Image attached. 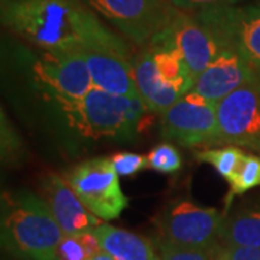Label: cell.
Listing matches in <instances>:
<instances>
[{
    "label": "cell",
    "mask_w": 260,
    "mask_h": 260,
    "mask_svg": "<svg viewBox=\"0 0 260 260\" xmlns=\"http://www.w3.org/2000/svg\"><path fill=\"white\" fill-rule=\"evenodd\" d=\"M23 152L16 130L10 124L5 113H2V159L8 164L18 162Z\"/></svg>",
    "instance_id": "24"
},
{
    "label": "cell",
    "mask_w": 260,
    "mask_h": 260,
    "mask_svg": "<svg viewBox=\"0 0 260 260\" xmlns=\"http://www.w3.org/2000/svg\"><path fill=\"white\" fill-rule=\"evenodd\" d=\"M159 260H218L223 244L213 247H186L168 243L162 239L155 240Z\"/></svg>",
    "instance_id": "22"
},
{
    "label": "cell",
    "mask_w": 260,
    "mask_h": 260,
    "mask_svg": "<svg viewBox=\"0 0 260 260\" xmlns=\"http://www.w3.org/2000/svg\"><path fill=\"white\" fill-rule=\"evenodd\" d=\"M80 52L87 62L94 87L114 95L139 97L135 84L132 54L107 48H90Z\"/></svg>",
    "instance_id": "13"
},
{
    "label": "cell",
    "mask_w": 260,
    "mask_h": 260,
    "mask_svg": "<svg viewBox=\"0 0 260 260\" xmlns=\"http://www.w3.org/2000/svg\"><path fill=\"white\" fill-rule=\"evenodd\" d=\"M259 87H260V77H259Z\"/></svg>",
    "instance_id": "29"
},
{
    "label": "cell",
    "mask_w": 260,
    "mask_h": 260,
    "mask_svg": "<svg viewBox=\"0 0 260 260\" xmlns=\"http://www.w3.org/2000/svg\"><path fill=\"white\" fill-rule=\"evenodd\" d=\"M2 25L42 51L107 48L130 54L126 42L81 0H2Z\"/></svg>",
    "instance_id": "1"
},
{
    "label": "cell",
    "mask_w": 260,
    "mask_h": 260,
    "mask_svg": "<svg viewBox=\"0 0 260 260\" xmlns=\"http://www.w3.org/2000/svg\"><path fill=\"white\" fill-rule=\"evenodd\" d=\"M42 192L64 236L94 232L103 223L84 207L73 188L59 175L48 174L42 179Z\"/></svg>",
    "instance_id": "14"
},
{
    "label": "cell",
    "mask_w": 260,
    "mask_h": 260,
    "mask_svg": "<svg viewBox=\"0 0 260 260\" xmlns=\"http://www.w3.org/2000/svg\"><path fill=\"white\" fill-rule=\"evenodd\" d=\"M218 260H260V247L224 244L220 251Z\"/></svg>",
    "instance_id": "27"
},
{
    "label": "cell",
    "mask_w": 260,
    "mask_h": 260,
    "mask_svg": "<svg viewBox=\"0 0 260 260\" xmlns=\"http://www.w3.org/2000/svg\"><path fill=\"white\" fill-rule=\"evenodd\" d=\"M259 77V73L237 49L224 44L220 54L198 75L191 91L207 102L218 104L243 85L257 81Z\"/></svg>",
    "instance_id": "12"
},
{
    "label": "cell",
    "mask_w": 260,
    "mask_h": 260,
    "mask_svg": "<svg viewBox=\"0 0 260 260\" xmlns=\"http://www.w3.org/2000/svg\"><path fill=\"white\" fill-rule=\"evenodd\" d=\"M88 260H114V259H113L109 253H106L104 250H102V251H99V253H95V254L91 256Z\"/></svg>",
    "instance_id": "28"
},
{
    "label": "cell",
    "mask_w": 260,
    "mask_h": 260,
    "mask_svg": "<svg viewBox=\"0 0 260 260\" xmlns=\"http://www.w3.org/2000/svg\"><path fill=\"white\" fill-rule=\"evenodd\" d=\"M220 239L225 246L260 247V198L225 214Z\"/></svg>",
    "instance_id": "17"
},
{
    "label": "cell",
    "mask_w": 260,
    "mask_h": 260,
    "mask_svg": "<svg viewBox=\"0 0 260 260\" xmlns=\"http://www.w3.org/2000/svg\"><path fill=\"white\" fill-rule=\"evenodd\" d=\"M224 213L200 207L189 200H177L156 218L159 239L177 246L213 247L220 244Z\"/></svg>",
    "instance_id": "8"
},
{
    "label": "cell",
    "mask_w": 260,
    "mask_h": 260,
    "mask_svg": "<svg viewBox=\"0 0 260 260\" xmlns=\"http://www.w3.org/2000/svg\"><path fill=\"white\" fill-rule=\"evenodd\" d=\"M227 145L260 153L259 80L243 85L217 104V135L211 148Z\"/></svg>",
    "instance_id": "7"
},
{
    "label": "cell",
    "mask_w": 260,
    "mask_h": 260,
    "mask_svg": "<svg viewBox=\"0 0 260 260\" xmlns=\"http://www.w3.org/2000/svg\"><path fill=\"white\" fill-rule=\"evenodd\" d=\"M84 207L102 221L116 220L127 208L129 200L121 191L119 174L110 158H91L73 167L65 175Z\"/></svg>",
    "instance_id": "5"
},
{
    "label": "cell",
    "mask_w": 260,
    "mask_h": 260,
    "mask_svg": "<svg viewBox=\"0 0 260 260\" xmlns=\"http://www.w3.org/2000/svg\"><path fill=\"white\" fill-rule=\"evenodd\" d=\"M194 15L225 45L237 49L260 74V0L211 8Z\"/></svg>",
    "instance_id": "9"
},
{
    "label": "cell",
    "mask_w": 260,
    "mask_h": 260,
    "mask_svg": "<svg viewBox=\"0 0 260 260\" xmlns=\"http://www.w3.org/2000/svg\"><path fill=\"white\" fill-rule=\"evenodd\" d=\"M160 133L185 148H211L217 135V104L189 91L162 114Z\"/></svg>",
    "instance_id": "10"
},
{
    "label": "cell",
    "mask_w": 260,
    "mask_h": 260,
    "mask_svg": "<svg viewBox=\"0 0 260 260\" xmlns=\"http://www.w3.org/2000/svg\"><path fill=\"white\" fill-rule=\"evenodd\" d=\"M149 48L162 80L182 94V97L189 93L194 88L195 78L177 48L171 45H149Z\"/></svg>",
    "instance_id": "18"
},
{
    "label": "cell",
    "mask_w": 260,
    "mask_h": 260,
    "mask_svg": "<svg viewBox=\"0 0 260 260\" xmlns=\"http://www.w3.org/2000/svg\"><path fill=\"white\" fill-rule=\"evenodd\" d=\"M32 77L38 88L58 107L81 100L94 87L80 51H42L32 65Z\"/></svg>",
    "instance_id": "6"
},
{
    "label": "cell",
    "mask_w": 260,
    "mask_h": 260,
    "mask_svg": "<svg viewBox=\"0 0 260 260\" xmlns=\"http://www.w3.org/2000/svg\"><path fill=\"white\" fill-rule=\"evenodd\" d=\"M138 47L149 44L171 25L179 10L169 0H81Z\"/></svg>",
    "instance_id": "4"
},
{
    "label": "cell",
    "mask_w": 260,
    "mask_h": 260,
    "mask_svg": "<svg viewBox=\"0 0 260 260\" xmlns=\"http://www.w3.org/2000/svg\"><path fill=\"white\" fill-rule=\"evenodd\" d=\"M19 260H20V259H19Z\"/></svg>",
    "instance_id": "30"
},
{
    "label": "cell",
    "mask_w": 260,
    "mask_h": 260,
    "mask_svg": "<svg viewBox=\"0 0 260 260\" xmlns=\"http://www.w3.org/2000/svg\"><path fill=\"white\" fill-rule=\"evenodd\" d=\"M102 249L114 260H159L153 242L138 233L102 223L94 229Z\"/></svg>",
    "instance_id": "16"
},
{
    "label": "cell",
    "mask_w": 260,
    "mask_h": 260,
    "mask_svg": "<svg viewBox=\"0 0 260 260\" xmlns=\"http://www.w3.org/2000/svg\"><path fill=\"white\" fill-rule=\"evenodd\" d=\"M113 167L119 177H132L140 171L149 168L148 156L130 153V152H119L110 156Z\"/></svg>",
    "instance_id": "25"
},
{
    "label": "cell",
    "mask_w": 260,
    "mask_h": 260,
    "mask_svg": "<svg viewBox=\"0 0 260 260\" xmlns=\"http://www.w3.org/2000/svg\"><path fill=\"white\" fill-rule=\"evenodd\" d=\"M75 130L93 139L132 142L149 109L140 97H121L97 87L78 102L59 107Z\"/></svg>",
    "instance_id": "3"
},
{
    "label": "cell",
    "mask_w": 260,
    "mask_h": 260,
    "mask_svg": "<svg viewBox=\"0 0 260 260\" xmlns=\"http://www.w3.org/2000/svg\"><path fill=\"white\" fill-rule=\"evenodd\" d=\"M132 64L138 93L149 112L164 114L182 99V94L162 80L150 48H142V51L133 56Z\"/></svg>",
    "instance_id": "15"
},
{
    "label": "cell",
    "mask_w": 260,
    "mask_h": 260,
    "mask_svg": "<svg viewBox=\"0 0 260 260\" xmlns=\"http://www.w3.org/2000/svg\"><path fill=\"white\" fill-rule=\"evenodd\" d=\"M149 45H171L177 48L197 80L220 54L224 42L211 29L201 23L194 13L179 10L171 25Z\"/></svg>",
    "instance_id": "11"
},
{
    "label": "cell",
    "mask_w": 260,
    "mask_h": 260,
    "mask_svg": "<svg viewBox=\"0 0 260 260\" xmlns=\"http://www.w3.org/2000/svg\"><path fill=\"white\" fill-rule=\"evenodd\" d=\"M257 186H260V156L246 153L237 174L234 175L230 182V191H229L227 200H225L224 215L229 213L230 204H232L234 197L246 194L247 191H251Z\"/></svg>",
    "instance_id": "20"
},
{
    "label": "cell",
    "mask_w": 260,
    "mask_h": 260,
    "mask_svg": "<svg viewBox=\"0 0 260 260\" xmlns=\"http://www.w3.org/2000/svg\"><path fill=\"white\" fill-rule=\"evenodd\" d=\"M102 250V244L94 232L64 236L58 249V260H88Z\"/></svg>",
    "instance_id": "21"
},
{
    "label": "cell",
    "mask_w": 260,
    "mask_h": 260,
    "mask_svg": "<svg viewBox=\"0 0 260 260\" xmlns=\"http://www.w3.org/2000/svg\"><path fill=\"white\" fill-rule=\"evenodd\" d=\"M174 8L181 12L197 13L211 8H221V6H236L244 0H169Z\"/></svg>",
    "instance_id": "26"
},
{
    "label": "cell",
    "mask_w": 260,
    "mask_h": 260,
    "mask_svg": "<svg viewBox=\"0 0 260 260\" xmlns=\"http://www.w3.org/2000/svg\"><path fill=\"white\" fill-rule=\"evenodd\" d=\"M244 155L246 153L243 152L242 148L227 145L221 148L200 149L195 152V159L204 164H210L230 184L242 165Z\"/></svg>",
    "instance_id": "19"
},
{
    "label": "cell",
    "mask_w": 260,
    "mask_h": 260,
    "mask_svg": "<svg viewBox=\"0 0 260 260\" xmlns=\"http://www.w3.org/2000/svg\"><path fill=\"white\" fill-rule=\"evenodd\" d=\"M148 164L160 174H177L182 168V156L174 145L160 143L149 152Z\"/></svg>",
    "instance_id": "23"
},
{
    "label": "cell",
    "mask_w": 260,
    "mask_h": 260,
    "mask_svg": "<svg viewBox=\"0 0 260 260\" xmlns=\"http://www.w3.org/2000/svg\"><path fill=\"white\" fill-rule=\"evenodd\" d=\"M2 246L20 260H58L64 233L45 200L28 189L2 195Z\"/></svg>",
    "instance_id": "2"
}]
</instances>
